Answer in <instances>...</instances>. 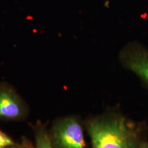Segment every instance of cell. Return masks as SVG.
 Returning <instances> with one entry per match:
<instances>
[{
  "mask_svg": "<svg viewBox=\"0 0 148 148\" xmlns=\"http://www.w3.org/2000/svg\"><path fill=\"white\" fill-rule=\"evenodd\" d=\"M88 131L92 148H137V135L123 118L93 121Z\"/></svg>",
  "mask_w": 148,
  "mask_h": 148,
  "instance_id": "1",
  "label": "cell"
},
{
  "mask_svg": "<svg viewBox=\"0 0 148 148\" xmlns=\"http://www.w3.org/2000/svg\"><path fill=\"white\" fill-rule=\"evenodd\" d=\"M124 68L136 74L148 85V49L137 42L128 43L119 53Z\"/></svg>",
  "mask_w": 148,
  "mask_h": 148,
  "instance_id": "2",
  "label": "cell"
},
{
  "mask_svg": "<svg viewBox=\"0 0 148 148\" xmlns=\"http://www.w3.org/2000/svg\"><path fill=\"white\" fill-rule=\"evenodd\" d=\"M53 135L58 148H85L82 127L74 118L69 117L59 122Z\"/></svg>",
  "mask_w": 148,
  "mask_h": 148,
  "instance_id": "3",
  "label": "cell"
},
{
  "mask_svg": "<svg viewBox=\"0 0 148 148\" xmlns=\"http://www.w3.org/2000/svg\"><path fill=\"white\" fill-rule=\"evenodd\" d=\"M25 105L16 90L6 84H0V117L17 119L25 112Z\"/></svg>",
  "mask_w": 148,
  "mask_h": 148,
  "instance_id": "4",
  "label": "cell"
},
{
  "mask_svg": "<svg viewBox=\"0 0 148 148\" xmlns=\"http://www.w3.org/2000/svg\"><path fill=\"white\" fill-rule=\"evenodd\" d=\"M36 141V148H53L47 133L43 130H40L37 132Z\"/></svg>",
  "mask_w": 148,
  "mask_h": 148,
  "instance_id": "5",
  "label": "cell"
},
{
  "mask_svg": "<svg viewBox=\"0 0 148 148\" xmlns=\"http://www.w3.org/2000/svg\"><path fill=\"white\" fill-rule=\"evenodd\" d=\"M14 145V143L11 138L0 131V148H5Z\"/></svg>",
  "mask_w": 148,
  "mask_h": 148,
  "instance_id": "6",
  "label": "cell"
},
{
  "mask_svg": "<svg viewBox=\"0 0 148 148\" xmlns=\"http://www.w3.org/2000/svg\"><path fill=\"white\" fill-rule=\"evenodd\" d=\"M7 148H29V147H13V146H10L8 147Z\"/></svg>",
  "mask_w": 148,
  "mask_h": 148,
  "instance_id": "7",
  "label": "cell"
},
{
  "mask_svg": "<svg viewBox=\"0 0 148 148\" xmlns=\"http://www.w3.org/2000/svg\"><path fill=\"white\" fill-rule=\"evenodd\" d=\"M140 148H148V144H145L142 145Z\"/></svg>",
  "mask_w": 148,
  "mask_h": 148,
  "instance_id": "8",
  "label": "cell"
}]
</instances>
